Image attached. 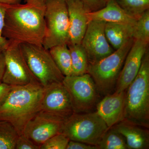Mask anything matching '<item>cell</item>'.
<instances>
[{
  "label": "cell",
  "mask_w": 149,
  "mask_h": 149,
  "mask_svg": "<svg viewBox=\"0 0 149 149\" xmlns=\"http://www.w3.org/2000/svg\"><path fill=\"white\" fill-rule=\"evenodd\" d=\"M69 22L68 44H80L88 27V10L80 0H65Z\"/></svg>",
  "instance_id": "15"
},
{
  "label": "cell",
  "mask_w": 149,
  "mask_h": 149,
  "mask_svg": "<svg viewBox=\"0 0 149 149\" xmlns=\"http://www.w3.org/2000/svg\"><path fill=\"white\" fill-rule=\"evenodd\" d=\"M133 38L149 42V9L143 14L133 26Z\"/></svg>",
  "instance_id": "24"
},
{
  "label": "cell",
  "mask_w": 149,
  "mask_h": 149,
  "mask_svg": "<svg viewBox=\"0 0 149 149\" xmlns=\"http://www.w3.org/2000/svg\"><path fill=\"white\" fill-rule=\"evenodd\" d=\"M12 86L5 83H0V107L3 104L8 96Z\"/></svg>",
  "instance_id": "30"
},
{
  "label": "cell",
  "mask_w": 149,
  "mask_h": 149,
  "mask_svg": "<svg viewBox=\"0 0 149 149\" xmlns=\"http://www.w3.org/2000/svg\"><path fill=\"white\" fill-rule=\"evenodd\" d=\"M19 135L11 123L0 120V149H15Z\"/></svg>",
  "instance_id": "22"
},
{
  "label": "cell",
  "mask_w": 149,
  "mask_h": 149,
  "mask_svg": "<svg viewBox=\"0 0 149 149\" xmlns=\"http://www.w3.org/2000/svg\"><path fill=\"white\" fill-rule=\"evenodd\" d=\"M22 0H0V3L5 5H13L20 3Z\"/></svg>",
  "instance_id": "32"
},
{
  "label": "cell",
  "mask_w": 149,
  "mask_h": 149,
  "mask_svg": "<svg viewBox=\"0 0 149 149\" xmlns=\"http://www.w3.org/2000/svg\"><path fill=\"white\" fill-rule=\"evenodd\" d=\"M40 110L65 120L74 113L69 93L63 82L44 87Z\"/></svg>",
  "instance_id": "12"
},
{
  "label": "cell",
  "mask_w": 149,
  "mask_h": 149,
  "mask_svg": "<svg viewBox=\"0 0 149 149\" xmlns=\"http://www.w3.org/2000/svg\"><path fill=\"white\" fill-rule=\"evenodd\" d=\"M134 41L131 38L106 57L89 64L88 73L93 78L100 94L105 96L114 90L126 56Z\"/></svg>",
  "instance_id": "4"
},
{
  "label": "cell",
  "mask_w": 149,
  "mask_h": 149,
  "mask_svg": "<svg viewBox=\"0 0 149 149\" xmlns=\"http://www.w3.org/2000/svg\"><path fill=\"white\" fill-rule=\"evenodd\" d=\"M118 4L128 15L138 19L149 9V0H116Z\"/></svg>",
  "instance_id": "23"
},
{
  "label": "cell",
  "mask_w": 149,
  "mask_h": 149,
  "mask_svg": "<svg viewBox=\"0 0 149 149\" xmlns=\"http://www.w3.org/2000/svg\"><path fill=\"white\" fill-rule=\"evenodd\" d=\"M5 12V5L0 3V53L3 52L10 44L9 41L3 36Z\"/></svg>",
  "instance_id": "26"
},
{
  "label": "cell",
  "mask_w": 149,
  "mask_h": 149,
  "mask_svg": "<svg viewBox=\"0 0 149 149\" xmlns=\"http://www.w3.org/2000/svg\"><path fill=\"white\" fill-rule=\"evenodd\" d=\"M5 69V61L3 52L0 53V83H2V78Z\"/></svg>",
  "instance_id": "31"
},
{
  "label": "cell",
  "mask_w": 149,
  "mask_h": 149,
  "mask_svg": "<svg viewBox=\"0 0 149 149\" xmlns=\"http://www.w3.org/2000/svg\"><path fill=\"white\" fill-rule=\"evenodd\" d=\"M63 83L69 93L74 113L89 112L96 107L100 93L90 74L65 76Z\"/></svg>",
  "instance_id": "8"
},
{
  "label": "cell",
  "mask_w": 149,
  "mask_h": 149,
  "mask_svg": "<svg viewBox=\"0 0 149 149\" xmlns=\"http://www.w3.org/2000/svg\"><path fill=\"white\" fill-rule=\"evenodd\" d=\"M20 46L29 69L43 87L54 83H62L65 76L57 66L49 50L42 45L24 43Z\"/></svg>",
  "instance_id": "6"
},
{
  "label": "cell",
  "mask_w": 149,
  "mask_h": 149,
  "mask_svg": "<svg viewBox=\"0 0 149 149\" xmlns=\"http://www.w3.org/2000/svg\"><path fill=\"white\" fill-rule=\"evenodd\" d=\"M149 42L135 40L125 59L115 87V92L125 91L133 82L141 68Z\"/></svg>",
  "instance_id": "13"
},
{
  "label": "cell",
  "mask_w": 149,
  "mask_h": 149,
  "mask_svg": "<svg viewBox=\"0 0 149 149\" xmlns=\"http://www.w3.org/2000/svg\"><path fill=\"white\" fill-rule=\"evenodd\" d=\"M68 46L71 57V75H81L88 73L89 61L86 52L81 44H68Z\"/></svg>",
  "instance_id": "20"
},
{
  "label": "cell",
  "mask_w": 149,
  "mask_h": 149,
  "mask_svg": "<svg viewBox=\"0 0 149 149\" xmlns=\"http://www.w3.org/2000/svg\"><path fill=\"white\" fill-rule=\"evenodd\" d=\"M109 128L97 113H74L65 121L62 133L70 140L97 146Z\"/></svg>",
  "instance_id": "5"
},
{
  "label": "cell",
  "mask_w": 149,
  "mask_h": 149,
  "mask_svg": "<svg viewBox=\"0 0 149 149\" xmlns=\"http://www.w3.org/2000/svg\"><path fill=\"white\" fill-rule=\"evenodd\" d=\"M125 138L128 149L149 148L148 128L123 120L111 127Z\"/></svg>",
  "instance_id": "16"
},
{
  "label": "cell",
  "mask_w": 149,
  "mask_h": 149,
  "mask_svg": "<svg viewBox=\"0 0 149 149\" xmlns=\"http://www.w3.org/2000/svg\"><path fill=\"white\" fill-rule=\"evenodd\" d=\"M46 32L42 45L49 50L54 46L68 44L69 22L65 0H47Z\"/></svg>",
  "instance_id": "7"
},
{
  "label": "cell",
  "mask_w": 149,
  "mask_h": 149,
  "mask_svg": "<svg viewBox=\"0 0 149 149\" xmlns=\"http://www.w3.org/2000/svg\"><path fill=\"white\" fill-rule=\"evenodd\" d=\"M66 149H98L96 146L70 140Z\"/></svg>",
  "instance_id": "29"
},
{
  "label": "cell",
  "mask_w": 149,
  "mask_h": 149,
  "mask_svg": "<svg viewBox=\"0 0 149 149\" xmlns=\"http://www.w3.org/2000/svg\"><path fill=\"white\" fill-rule=\"evenodd\" d=\"M106 23L98 20L88 22L81 44L87 54L89 64L100 61L114 52L106 37Z\"/></svg>",
  "instance_id": "11"
},
{
  "label": "cell",
  "mask_w": 149,
  "mask_h": 149,
  "mask_svg": "<svg viewBox=\"0 0 149 149\" xmlns=\"http://www.w3.org/2000/svg\"><path fill=\"white\" fill-rule=\"evenodd\" d=\"M65 120L40 110L27 123L22 134L40 148L51 137L62 133Z\"/></svg>",
  "instance_id": "10"
},
{
  "label": "cell",
  "mask_w": 149,
  "mask_h": 149,
  "mask_svg": "<svg viewBox=\"0 0 149 149\" xmlns=\"http://www.w3.org/2000/svg\"><path fill=\"white\" fill-rule=\"evenodd\" d=\"M3 54L5 69L2 83L12 86L40 83L29 69L20 45L10 43Z\"/></svg>",
  "instance_id": "9"
},
{
  "label": "cell",
  "mask_w": 149,
  "mask_h": 149,
  "mask_svg": "<svg viewBox=\"0 0 149 149\" xmlns=\"http://www.w3.org/2000/svg\"><path fill=\"white\" fill-rule=\"evenodd\" d=\"M123 120L149 128V49L138 74L125 90Z\"/></svg>",
  "instance_id": "3"
},
{
  "label": "cell",
  "mask_w": 149,
  "mask_h": 149,
  "mask_svg": "<svg viewBox=\"0 0 149 149\" xmlns=\"http://www.w3.org/2000/svg\"><path fill=\"white\" fill-rule=\"evenodd\" d=\"M49 51L57 66L65 77L72 75L71 57L68 45L55 46Z\"/></svg>",
  "instance_id": "19"
},
{
  "label": "cell",
  "mask_w": 149,
  "mask_h": 149,
  "mask_svg": "<svg viewBox=\"0 0 149 149\" xmlns=\"http://www.w3.org/2000/svg\"><path fill=\"white\" fill-rule=\"evenodd\" d=\"M125 91L105 96L96 105V112L109 128L122 121L124 116Z\"/></svg>",
  "instance_id": "14"
},
{
  "label": "cell",
  "mask_w": 149,
  "mask_h": 149,
  "mask_svg": "<svg viewBox=\"0 0 149 149\" xmlns=\"http://www.w3.org/2000/svg\"><path fill=\"white\" fill-rule=\"evenodd\" d=\"M89 13L97 11L103 8L111 0H80Z\"/></svg>",
  "instance_id": "27"
},
{
  "label": "cell",
  "mask_w": 149,
  "mask_h": 149,
  "mask_svg": "<svg viewBox=\"0 0 149 149\" xmlns=\"http://www.w3.org/2000/svg\"><path fill=\"white\" fill-rule=\"evenodd\" d=\"M133 27L129 24L106 23V37L115 50L119 49L128 40L133 38Z\"/></svg>",
  "instance_id": "18"
},
{
  "label": "cell",
  "mask_w": 149,
  "mask_h": 149,
  "mask_svg": "<svg viewBox=\"0 0 149 149\" xmlns=\"http://www.w3.org/2000/svg\"><path fill=\"white\" fill-rule=\"evenodd\" d=\"M15 149H40V147L23 134H21L19 136L17 141Z\"/></svg>",
  "instance_id": "28"
},
{
  "label": "cell",
  "mask_w": 149,
  "mask_h": 149,
  "mask_svg": "<svg viewBox=\"0 0 149 149\" xmlns=\"http://www.w3.org/2000/svg\"><path fill=\"white\" fill-rule=\"evenodd\" d=\"M25 1H26V0H25ZM41 1H44L45 2L46 1H47V0H41Z\"/></svg>",
  "instance_id": "33"
},
{
  "label": "cell",
  "mask_w": 149,
  "mask_h": 149,
  "mask_svg": "<svg viewBox=\"0 0 149 149\" xmlns=\"http://www.w3.org/2000/svg\"><path fill=\"white\" fill-rule=\"evenodd\" d=\"M25 1L23 4H5L3 36L10 43L42 45L46 32L45 2Z\"/></svg>",
  "instance_id": "1"
},
{
  "label": "cell",
  "mask_w": 149,
  "mask_h": 149,
  "mask_svg": "<svg viewBox=\"0 0 149 149\" xmlns=\"http://www.w3.org/2000/svg\"><path fill=\"white\" fill-rule=\"evenodd\" d=\"M44 90L40 83L12 86L0 107V120L10 123L22 134L28 121L40 110Z\"/></svg>",
  "instance_id": "2"
},
{
  "label": "cell",
  "mask_w": 149,
  "mask_h": 149,
  "mask_svg": "<svg viewBox=\"0 0 149 149\" xmlns=\"http://www.w3.org/2000/svg\"><path fill=\"white\" fill-rule=\"evenodd\" d=\"M97 147L98 149H128L125 138L112 128L104 134Z\"/></svg>",
  "instance_id": "21"
},
{
  "label": "cell",
  "mask_w": 149,
  "mask_h": 149,
  "mask_svg": "<svg viewBox=\"0 0 149 149\" xmlns=\"http://www.w3.org/2000/svg\"><path fill=\"white\" fill-rule=\"evenodd\" d=\"M70 139L63 133L51 137L42 144L40 149H66Z\"/></svg>",
  "instance_id": "25"
},
{
  "label": "cell",
  "mask_w": 149,
  "mask_h": 149,
  "mask_svg": "<svg viewBox=\"0 0 149 149\" xmlns=\"http://www.w3.org/2000/svg\"><path fill=\"white\" fill-rule=\"evenodd\" d=\"M88 20H98L106 23H119L134 26L137 19L130 16L119 6L116 0H111L100 10L87 14Z\"/></svg>",
  "instance_id": "17"
}]
</instances>
